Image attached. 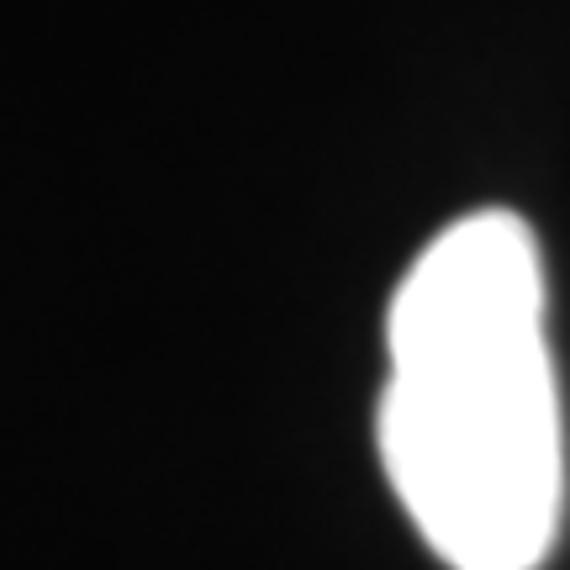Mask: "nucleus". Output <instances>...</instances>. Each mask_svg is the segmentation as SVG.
I'll list each match as a JSON object with an SVG mask.
<instances>
[{"instance_id":"f257e3e1","label":"nucleus","mask_w":570,"mask_h":570,"mask_svg":"<svg viewBox=\"0 0 570 570\" xmlns=\"http://www.w3.org/2000/svg\"><path fill=\"white\" fill-rule=\"evenodd\" d=\"M381 460L407 518L454 570H533L560 529V402L544 269L523 217L444 227L386 317Z\"/></svg>"}]
</instances>
